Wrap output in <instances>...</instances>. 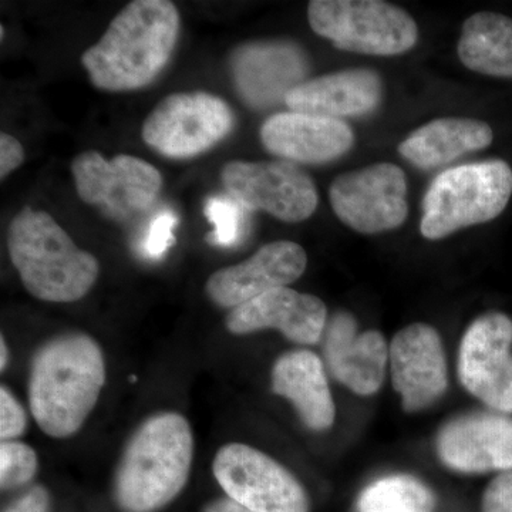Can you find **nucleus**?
<instances>
[{
	"label": "nucleus",
	"instance_id": "obj_1",
	"mask_svg": "<svg viewBox=\"0 0 512 512\" xmlns=\"http://www.w3.org/2000/svg\"><path fill=\"white\" fill-rule=\"evenodd\" d=\"M180 13L168 0H134L121 10L96 45L84 50L90 82L104 92L146 87L170 62Z\"/></svg>",
	"mask_w": 512,
	"mask_h": 512
},
{
	"label": "nucleus",
	"instance_id": "obj_2",
	"mask_svg": "<svg viewBox=\"0 0 512 512\" xmlns=\"http://www.w3.org/2000/svg\"><path fill=\"white\" fill-rule=\"evenodd\" d=\"M106 383V363L96 340L69 333L37 350L30 366L29 404L47 436L66 439L93 412Z\"/></svg>",
	"mask_w": 512,
	"mask_h": 512
},
{
	"label": "nucleus",
	"instance_id": "obj_3",
	"mask_svg": "<svg viewBox=\"0 0 512 512\" xmlns=\"http://www.w3.org/2000/svg\"><path fill=\"white\" fill-rule=\"evenodd\" d=\"M194 437L178 413L154 414L131 436L117 467L114 497L124 512H157L184 490Z\"/></svg>",
	"mask_w": 512,
	"mask_h": 512
},
{
	"label": "nucleus",
	"instance_id": "obj_4",
	"mask_svg": "<svg viewBox=\"0 0 512 512\" xmlns=\"http://www.w3.org/2000/svg\"><path fill=\"white\" fill-rule=\"evenodd\" d=\"M8 249L26 291L40 301H80L99 278L96 256L77 247L46 211L23 208L10 222Z\"/></svg>",
	"mask_w": 512,
	"mask_h": 512
},
{
	"label": "nucleus",
	"instance_id": "obj_5",
	"mask_svg": "<svg viewBox=\"0 0 512 512\" xmlns=\"http://www.w3.org/2000/svg\"><path fill=\"white\" fill-rule=\"evenodd\" d=\"M512 195V168L503 160L448 168L424 195L420 231L437 241L460 229L485 224L503 214Z\"/></svg>",
	"mask_w": 512,
	"mask_h": 512
},
{
	"label": "nucleus",
	"instance_id": "obj_6",
	"mask_svg": "<svg viewBox=\"0 0 512 512\" xmlns=\"http://www.w3.org/2000/svg\"><path fill=\"white\" fill-rule=\"evenodd\" d=\"M308 20L316 35L362 55H403L419 39L412 16L382 0H312Z\"/></svg>",
	"mask_w": 512,
	"mask_h": 512
},
{
	"label": "nucleus",
	"instance_id": "obj_7",
	"mask_svg": "<svg viewBox=\"0 0 512 512\" xmlns=\"http://www.w3.org/2000/svg\"><path fill=\"white\" fill-rule=\"evenodd\" d=\"M235 116L221 97L174 93L148 114L141 130L147 146L170 158L200 156L231 133Z\"/></svg>",
	"mask_w": 512,
	"mask_h": 512
},
{
	"label": "nucleus",
	"instance_id": "obj_8",
	"mask_svg": "<svg viewBox=\"0 0 512 512\" xmlns=\"http://www.w3.org/2000/svg\"><path fill=\"white\" fill-rule=\"evenodd\" d=\"M212 471L222 490L252 512H309L305 488L274 458L247 444L218 451Z\"/></svg>",
	"mask_w": 512,
	"mask_h": 512
},
{
	"label": "nucleus",
	"instance_id": "obj_9",
	"mask_svg": "<svg viewBox=\"0 0 512 512\" xmlns=\"http://www.w3.org/2000/svg\"><path fill=\"white\" fill-rule=\"evenodd\" d=\"M221 181L242 207L284 222L308 220L318 208L315 183L291 161H231L222 168Z\"/></svg>",
	"mask_w": 512,
	"mask_h": 512
},
{
	"label": "nucleus",
	"instance_id": "obj_10",
	"mask_svg": "<svg viewBox=\"0 0 512 512\" xmlns=\"http://www.w3.org/2000/svg\"><path fill=\"white\" fill-rule=\"evenodd\" d=\"M72 174L80 200L114 218L147 211L163 188V177L153 164L128 154L107 161L99 151H86L74 158Z\"/></svg>",
	"mask_w": 512,
	"mask_h": 512
},
{
	"label": "nucleus",
	"instance_id": "obj_11",
	"mask_svg": "<svg viewBox=\"0 0 512 512\" xmlns=\"http://www.w3.org/2000/svg\"><path fill=\"white\" fill-rule=\"evenodd\" d=\"M330 205L343 224L360 234L399 228L409 214L407 180L402 168L379 163L335 178Z\"/></svg>",
	"mask_w": 512,
	"mask_h": 512
},
{
	"label": "nucleus",
	"instance_id": "obj_12",
	"mask_svg": "<svg viewBox=\"0 0 512 512\" xmlns=\"http://www.w3.org/2000/svg\"><path fill=\"white\" fill-rule=\"evenodd\" d=\"M512 320L485 313L471 323L458 357V376L468 392L498 412L512 413Z\"/></svg>",
	"mask_w": 512,
	"mask_h": 512
},
{
	"label": "nucleus",
	"instance_id": "obj_13",
	"mask_svg": "<svg viewBox=\"0 0 512 512\" xmlns=\"http://www.w3.org/2000/svg\"><path fill=\"white\" fill-rule=\"evenodd\" d=\"M229 64L239 97L256 110L285 103L309 72L308 56L288 40L245 43L232 52Z\"/></svg>",
	"mask_w": 512,
	"mask_h": 512
},
{
	"label": "nucleus",
	"instance_id": "obj_14",
	"mask_svg": "<svg viewBox=\"0 0 512 512\" xmlns=\"http://www.w3.org/2000/svg\"><path fill=\"white\" fill-rule=\"evenodd\" d=\"M308 256L292 241L266 244L247 261L215 272L205 291L215 305L235 309L262 293L285 288L301 278Z\"/></svg>",
	"mask_w": 512,
	"mask_h": 512
},
{
	"label": "nucleus",
	"instance_id": "obj_15",
	"mask_svg": "<svg viewBox=\"0 0 512 512\" xmlns=\"http://www.w3.org/2000/svg\"><path fill=\"white\" fill-rule=\"evenodd\" d=\"M393 386L403 409L414 413L439 400L447 389V363L436 329L414 323L394 336L389 349Z\"/></svg>",
	"mask_w": 512,
	"mask_h": 512
},
{
	"label": "nucleus",
	"instance_id": "obj_16",
	"mask_svg": "<svg viewBox=\"0 0 512 512\" xmlns=\"http://www.w3.org/2000/svg\"><path fill=\"white\" fill-rule=\"evenodd\" d=\"M326 315L325 303L318 296L285 286L262 293L232 309L227 328L234 335L276 329L293 343L315 345L325 330Z\"/></svg>",
	"mask_w": 512,
	"mask_h": 512
},
{
	"label": "nucleus",
	"instance_id": "obj_17",
	"mask_svg": "<svg viewBox=\"0 0 512 512\" xmlns=\"http://www.w3.org/2000/svg\"><path fill=\"white\" fill-rule=\"evenodd\" d=\"M259 136L269 153L302 164L329 163L355 144V134L345 121L298 111L269 117Z\"/></svg>",
	"mask_w": 512,
	"mask_h": 512
},
{
	"label": "nucleus",
	"instance_id": "obj_18",
	"mask_svg": "<svg viewBox=\"0 0 512 512\" xmlns=\"http://www.w3.org/2000/svg\"><path fill=\"white\" fill-rule=\"evenodd\" d=\"M439 454L446 466L463 473L512 470V419L473 414L441 430Z\"/></svg>",
	"mask_w": 512,
	"mask_h": 512
},
{
	"label": "nucleus",
	"instance_id": "obj_19",
	"mask_svg": "<svg viewBox=\"0 0 512 512\" xmlns=\"http://www.w3.org/2000/svg\"><path fill=\"white\" fill-rule=\"evenodd\" d=\"M356 330V320L350 313L333 316L326 329V362L336 380L356 394L369 396L382 386L389 349L377 330L360 335Z\"/></svg>",
	"mask_w": 512,
	"mask_h": 512
},
{
	"label": "nucleus",
	"instance_id": "obj_20",
	"mask_svg": "<svg viewBox=\"0 0 512 512\" xmlns=\"http://www.w3.org/2000/svg\"><path fill=\"white\" fill-rule=\"evenodd\" d=\"M383 82L369 69H348L306 80L286 96L291 111L342 119L362 116L379 106Z\"/></svg>",
	"mask_w": 512,
	"mask_h": 512
},
{
	"label": "nucleus",
	"instance_id": "obj_21",
	"mask_svg": "<svg viewBox=\"0 0 512 512\" xmlns=\"http://www.w3.org/2000/svg\"><path fill=\"white\" fill-rule=\"evenodd\" d=\"M272 390L298 410L306 427L323 431L335 421V403L322 360L309 350H295L276 360Z\"/></svg>",
	"mask_w": 512,
	"mask_h": 512
},
{
	"label": "nucleus",
	"instance_id": "obj_22",
	"mask_svg": "<svg viewBox=\"0 0 512 512\" xmlns=\"http://www.w3.org/2000/svg\"><path fill=\"white\" fill-rule=\"evenodd\" d=\"M493 128L476 119H437L414 130L399 146L400 156L421 170H433L493 143Z\"/></svg>",
	"mask_w": 512,
	"mask_h": 512
},
{
	"label": "nucleus",
	"instance_id": "obj_23",
	"mask_svg": "<svg viewBox=\"0 0 512 512\" xmlns=\"http://www.w3.org/2000/svg\"><path fill=\"white\" fill-rule=\"evenodd\" d=\"M457 53L473 72L512 79V19L493 12L470 16L464 22Z\"/></svg>",
	"mask_w": 512,
	"mask_h": 512
},
{
	"label": "nucleus",
	"instance_id": "obj_24",
	"mask_svg": "<svg viewBox=\"0 0 512 512\" xmlns=\"http://www.w3.org/2000/svg\"><path fill=\"white\" fill-rule=\"evenodd\" d=\"M434 495L416 478L394 476L370 485L359 498L360 512H433Z\"/></svg>",
	"mask_w": 512,
	"mask_h": 512
},
{
	"label": "nucleus",
	"instance_id": "obj_25",
	"mask_svg": "<svg viewBox=\"0 0 512 512\" xmlns=\"http://www.w3.org/2000/svg\"><path fill=\"white\" fill-rule=\"evenodd\" d=\"M35 450L20 441H2L0 444V485L2 490L22 487L36 476Z\"/></svg>",
	"mask_w": 512,
	"mask_h": 512
},
{
	"label": "nucleus",
	"instance_id": "obj_26",
	"mask_svg": "<svg viewBox=\"0 0 512 512\" xmlns=\"http://www.w3.org/2000/svg\"><path fill=\"white\" fill-rule=\"evenodd\" d=\"M242 205L232 197H214L205 205V215L214 224L208 241L220 247H232L241 237L244 212Z\"/></svg>",
	"mask_w": 512,
	"mask_h": 512
},
{
	"label": "nucleus",
	"instance_id": "obj_27",
	"mask_svg": "<svg viewBox=\"0 0 512 512\" xmlns=\"http://www.w3.org/2000/svg\"><path fill=\"white\" fill-rule=\"evenodd\" d=\"M28 416L22 404L15 399L9 389H0V439L12 441L25 433Z\"/></svg>",
	"mask_w": 512,
	"mask_h": 512
},
{
	"label": "nucleus",
	"instance_id": "obj_28",
	"mask_svg": "<svg viewBox=\"0 0 512 512\" xmlns=\"http://www.w3.org/2000/svg\"><path fill=\"white\" fill-rule=\"evenodd\" d=\"M177 217L171 211L161 212L148 228L144 251L151 258H161L173 245L175 237L173 234Z\"/></svg>",
	"mask_w": 512,
	"mask_h": 512
},
{
	"label": "nucleus",
	"instance_id": "obj_29",
	"mask_svg": "<svg viewBox=\"0 0 512 512\" xmlns=\"http://www.w3.org/2000/svg\"><path fill=\"white\" fill-rule=\"evenodd\" d=\"M483 512H512V471L495 477L485 490Z\"/></svg>",
	"mask_w": 512,
	"mask_h": 512
},
{
	"label": "nucleus",
	"instance_id": "obj_30",
	"mask_svg": "<svg viewBox=\"0 0 512 512\" xmlns=\"http://www.w3.org/2000/svg\"><path fill=\"white\" fill-rule=\"evenodd\" d=\"M25 160V148L10 134H0V178L5 180Z\"/></svg>",
	"mask_w": 512,
	"mask_h": 512
},
{
	"label": "nucleus",
	"instance_id": "obj_31",
	"mask_svg": "<svg viewBox=\"0 0 512 512\" xmlns=\"http://www.w3.org/2000/svg\"><path fill=\"white\" fill-rule=\"evenodd\" d=\"M3 512H50V494L42 485H35L16 498Z\"/></svg>",
	"mask_w": 512,
	"mask_h": 512
},
{
	"label": "nucleus",
	"instance_id": "obj_32",
	"mask_svg": "<svg viewBox=\"0 0 512 512\" xmlns=\"http://www.w3.org/2000/svg\"><path fill=\"white\" fill-rule=\"evenodd\" d=\"M202 512H252L249 511L248 508L242 507L238 503H235L234 500H231L229 497L220 498V500L212 501L210 505L205 507V510Z\"/></svg>",
	"mask_w": 512,
	"mask_h": 512
},
{
	"label": "nucleus",
	"instance_id": "obj_33",
	"mask_svg": "<svg viewBox=\"0 0 512 512\" xmlns=\"http://www.w3.org/2000/svg\"><path fill=\"white\" fill-rule=\"evenodd\" d=\"M0 353H2V357H0V367H2V370H5V367L8 366L9 350L3 338L0 340Z\"/></svg>",
	"mask_w": 512,
	"mask_h": 512
}]
</instances>
